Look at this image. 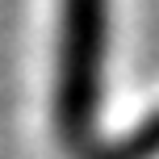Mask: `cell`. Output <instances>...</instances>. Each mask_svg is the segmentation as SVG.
Wrapping results in <instances>:
<instances>
[{"instance_id": "cell-1", "label": "cell", "mask_w": 159, "mask_h": 159, "mask_svg": "<svg viewBox=\"0 0 159 159\" xmlns=\"http://www.w3.org/2000/svg\"><path fill=\"white\" fill-rule=\"evenodd\" d=\"M113 0H59V46H55V134L67 151L88 155L105 109Z\"/></svg>"}, {"instance_id": "cell-2", "label": "cell", "mask_w": 159, "mask_h": 159, "mask_svg": "<svg viewBox=\"0 0 159 159\" xmlns=\"http://www.w3.org/2000/svg\"><path fill=\"white\" fill-rule=\"evenodd\" d=\"M80 159H159V109H151L138 126L121 130L109 143H96Z\"/></svg>"}]
</instances>
